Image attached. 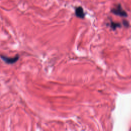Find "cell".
Here are the masks:
<instances>
[{"mask_svg": "<svg viewBox=\"0 0 131 131\" xmlns=\"http://www.w3.org/2000/svg\"><path fill=\"white\" fill-rule=\"evenodd\" d=\"M0 57L5 63L9 64H11L16 63L19 60L20 56L19 54H16L13 57H9L5 55H0Z\"/></svg>", "mask_w": 131, "mask_h": 131, "instance_id": "1", "label": "cell"}, {"mask_svg": "<svg viewBox=\"0 0 131 131\" xmlns=\"http://www.w3.org/2000/svg\"><path fill=\"white\" fill-rule=\"evenodd\" d=\"M111 12L114 14L120 16L126 17L127 15L126 11L122 8V7L120 4H118L116 7L113 8L111 10Z\"/></svg>", "mask_w": 131, "mask_h": 131, "instance_id": "2", "label": "cell"}, {"mask_svg": "<svg viewBox=\"0 0 131 131\" xmlns=\"http://www.w3.org/2000/svg\"><path fill=\"white\" fill-rule=\"evenodd\" d=\"M75 15L77 17L80 18H83L84 17L85 14L83 11V8L81 6H79V7H77L76 8Z\"/></svg>", "mask_w": 131, "mask_h": 131, "instance_id": "3", "label": "cell"}, {"mask_svg": "<svg viewBox=\"0 0 131 131\" xmlns=\"http://www.w3.org/2000/svg\"><path fill=\"white\" fill-rule=\"evenodd\" d=\"M120 26V24H118V23H115L114 22H112L111 23V27L113 28H115L118 26Z\"/></svg>", "mask_w": 131, "mask_h": 131, "instance_id": "4", "label": "cell"}]
</instances>
